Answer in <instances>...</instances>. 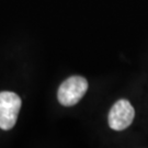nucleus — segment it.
<instances>
[{"label":"nucleus","mask_w":148,"mask_h":148,"mask_svg":"<svg viewBox=\"0 0 148 148\" xmlns=\"http://www.w3.org/2000/svg\"><path fill=\"white\" fill-rule=\"evenodd\" d=\"M88 90V81L81 76H73L59 86L57 99L64 106L77 104Z\"/></svg>","instance_id":"nucleus-1"},{"label":"nucleus","mask_w":148,"mask_h":148,"mask_svg":"<svg viewBox=\"0 0 148 148\" xmlns=\"http://www.w3.org/2000/svg\"><path fill=\"white\" fill-rule=\"evenodd\" d=\"M135 110L128 100H119L109 113V125L114 131H123L134 121Z\"/></svg>","instance_id":"nucleus-3"},{"label":"nucleus","mask_w":148,"mask_h":148,"mask_svg":"<svg viewBox=\"0 0 148 148\" xmlns=\"http://www.w3.org/2000/svg\"><path fill=\"white\" fill-rule=\"evenodd\" d=\"M20 97L11 91L0 92V128L9 131L16 125L21 109Z\"/></svg>","instance_id":"nucleus-2"}]
</instances>
